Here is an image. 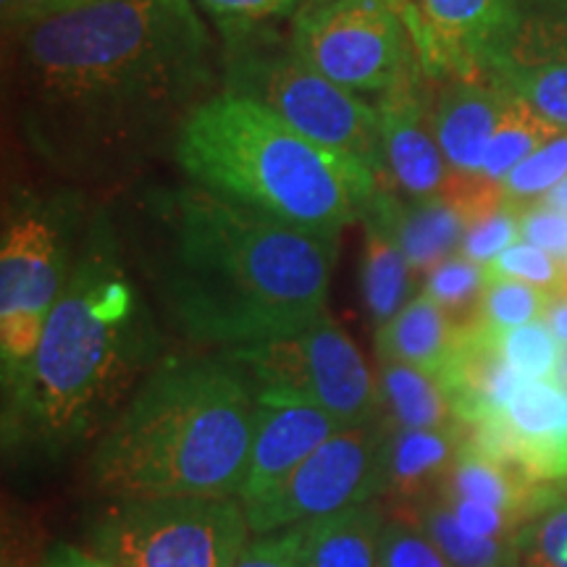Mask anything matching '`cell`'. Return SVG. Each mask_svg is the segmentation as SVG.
Masks as SVG:
<instances>
[{"label":"cell","mask_w":567,"mask_h":567,"mask_svg":"<svg viewBox=\"0 0 567 567\" xmlns=\"http://www.w3.org/2000/svg\"><path fill=\"white\" fill-rule=\"evenodd\" d=\"M6 42L19 137L80 193L174 158L189 116L224 90L221 38L195 0H87Z\"/></svg>","instance_id":"obj_1"},{"label":"cell","mask_w":567,"mask_h":567,"mask_svg":"<svg viewBox=\"0 0 567 567\" xmlns=\"http://www.w3.org/2000/svg\"><path fill=\"white\" fill-rule=\"evenodd\" d=\"M142 216L147 276L189 342L229 352L326 313L339 234L284 224L189 179L147 189Z\"/></svg>","instance_id":"obj_2"},{"label":"cell","mask_w":567,"mask_h":567,"mask_svg":"<svg viewBox=\"0 0 567 567\" xmlns=\"http://www.w3.org/2000/svg\"><path fill=\"white\" fill-rule=\"evenodd\" d=\"M158 354V326L130 279L109 213L97 210L30 371L13 389L19 413L53 452L103 434Z\"/></svg>","instance_id":"obj_3"},{"label":"cell","mask_w":567,"mask_h":567,"mask_svg":"<svg viewBox=\"0 0 567 567\" xmlns=\"http://www.w3.org/2000/svg\"><path fill=\"white\" fill-rule=\"evenodd\" d=\"M258 402L224 358L168 360L97 439L90 478L113 502L239 496Z\"/></svg>","instance_id":"obj_4"},{"label":"cell","mask_w":567,"mask_h":567,"mask_svg":"<svg viewBox=\"0 0 567 567\" xmlns=\"http://www.w3.org/2000/svg\"><path fill=\"white\" fill-rule=\"evenodd\" d=\"M174 163L210 193L321 234L363 221L379 189V176L363 161L224 90L184 124Z\"/></svg>","instance_id":"obj_5"},{"label":"cell","mask_w":567,"mask_h":567,"mask_svg":"<svg viewBox=\"0 0 567 567\" xmlns=\"http://www.w3.org/2000/svg\"><path fill=\"white\" fill-rule=\"evenodd\" d=\"M224 92L247 97L331 151L363 161L384 182L375 105L352 95L295 51L274 24L218 30Z\"/></svg>","instance_id":"obj_6"},{"label":"cell","mask_w":567,"mask_h":567,"mask_svg":"<svg viewBox=\"0 0 567 567\" xmlns=\"http://www.w3.org/2000/svg\"><path fill=\"white\" fill-rule=\"evenodd\" d=\"M84 193H19L6 203L0 234V354L6 386L30 371L42 331L74 266Z\"/></svg>","instance_id":"obj_7"},{"label":"cell","mask_w":567,"mask_h":567,"mask_svg":"<svg viewBox=\"0 0 567 567\" xmlns=\"http://www.w3.org/2000/svg\"><path fill=\"white\" fill-rule=\"evenodd\" d=\"M250 534L237 496H174L116 502L90 542L113 567H234Z\"/></svg>","instance_id":"obj_8"},{"label":"cell","mask_w":567,"mask_h":567,"mask_svg":"<svg viewBox=\"0 0 567 567\" xmlns=\"http://www.w3.org/2000/svg\"><path fill=\"white\" fill-rule=\"evenodd\" d=\"M287 34L326 80L368 103L421 66L408 24L389 0H305Z\"/></svg>","instance_id":"obj_9"},{"label":"cell","mask_w":567,"mask_h":567,"mask_svg":"<svg viewBox=\"0 0 567 567\" xmlns=\"http://www.w3.org/2000/svg\"><path fill=\"white\" fill-rule=\"evenodd\" d=\"M252 392H279L321 408L342 429L368 423L381 405L365 358L329 313L295 334L224 352Z\"/></svg>","instance_id":"obj_10"},{"label":"cell","mask_w":567,"mask_h":567,"mask_svg":"<svg viewBox=\"0 0 567 567\" xmlns=\"http://www.w3.org/2000/svg\"><path fill=\"white\" fill-rule=\"evenodd\" d=\"M384 417L337 431L271 494L245 507L255 536L305 526L375 499Z\"/></svg>","instance_id":"obj_11"},{"label":"cell","mask_w":567,"mask_h":567,"mask_svg":"<svg viewBox=\"0 0 567 567\" xmlns=\"http://www.w3.org/2000/svg\"><path fill=\"white\" fill-rule=\"evenodd\" d=\"M484 74L567 132V0H520Z\"/></svg>","instance_id":"obj_12"},{"label":"cell","mask_w":567,"mask_h":567,"mask_svg":"<svg viewBox=\"0 0 567 567\" xmlns=\"http://www.w3.org/2000/svg\"><path fill=\"white\" fill-rule=\"evenodd\" d=\"M465 446L536 484H559L567 478V389L523 375L499 413L467 425Z\"/></svg>","instance_id":"obj_13"},{"label":"cell","mask_w":567,"mask_h":567,"mask_svg":"<svg viewBox=\"0 0 567 567\" xmlns=\"http://www.w3.org/2000/svg\"><path fill=\"white\" fill-rule=\"evenodd\" d=\"M373 105L384 153L381 187L394 189L405 200L442 197L455 174L436 140L434 80L417 66Z\"/></svg>","instance_id":"obj_14"},{"label":"cell","mask_w":567,"mask_h":567,"mask_svg":"<svg viewBox=\"0 0 567 567\" xmlns=\"http://www.w3.org/2000/svg\"><path fill=\"white\" fill-rule=\"evenodd\" d=\"M417 59L431 80L484 74L486 55L520 0H410Z\"/></svg>","instance_id":"obj_15"},{"label":"cell","mask_w":567,"mask_h":567,"mask_svg":"<svg viewBox=\"0 0 567 567\" xmlns=\"http://www.w3.org/2000/svg\"><path fill=\"white\" fill-rule=\"evenodd\" d=\"M255 436L245 484L237 496L243 505L279 488L318 446L342 431L337 417L297 396L255 392Z\"/></svg>","instance_id":"obj_16"},{"label":"cell","mask_w":567,"mask_h":567,"mask_svg":"<svg viewBox=\"0 0 567 567\" xmlns=\"http://www.w3.org/2000/svg\"><path fill=\"white\" fill-rule=\"evenodd\" d=\"M509 97L486 74L434 80V130L452 174H481L486 147Z\"/></svg>","instance_id":"obj_17"},{"label":"cell","mask_w":567,"mask_h":567,"mask_svg":"<svg viewBox=\"0 0 567 567\" xmlns=\"http://www.w3.org/2000/svg\"><path fill=\"white\" fill-rule=\"evenodd\" d=\"M386 434L379 452L375 496H386L394 507H410L436 494L465 444L467 425L450 429H402L384 417Z\"/></svg>","instance_id":"obj_18"},{"label":"cell","mask_w":567,"mask_h":567,"mask_svg":"<svg viewBox=\"0 0 567 567\" xmlns=\"http://www.w3.org/2000/svg\"><path fill=\"white\" fill-rule=\"evenodd\" d=\"M457 421L476 425L499 413L523 375L507 363L496 334L486 323L463 326L455 350L436 373Z\"/></svg>","instance_id":"obj_19"},{"label":"cell","mask_w":567,"mask_h":567,"mask_svg":"<svg viewBox=\"0 0 567 567\" xmlns=\"http://www.w3.org/2000/svg\"><path fill=\"white\" fill-rule=\"evenodd\" d=\"M363 221L381 226L402 247L417 276L431 274L442 260L455 255L467 231L465 216L446 197L405 200L381 184Z\"/></svg>","instance_id":"obj_20"},{"label":"cell","mask_w":567,"mask_h":567,"mask_svg":"<svg viewBox=\"0 0 567 567\" xmlns=\"http://www.w3.org/2000/svg\"><path fill=\"white\" fill-rule=\"evenodd\" d=\"M436 494L446 502L467 499L492 505L513 517L517 526H523L536 513H542L551 499H557L563 488L536 484V481L523 476L517 467L481 455V452L463 444Z\"/></svg>","instance_id":"obj_21"},{"label":"cell","mask_w":567,"mask_h":567,"mask_svg":"<svg viewBox=\"0 0 567 567\" xmlns=\"http://www.w3.org/2000/svg\"><path fill=\"white\" fill-rule=\"evenodd\" d=\"M460 331L463 326L452 321L436 300L421 292L392 321L375 329V350L379 360H396L436 375L455 350Z\"/></svg>","instance_id":"obj_22"},{"label":"cell","mask_w":567,"mask_h":567,"mask_svg":"<svg viewBox=\"0 0 567 567\" xmlns=\"http://www.w3.org/2000/svg\"><path fill=\"white\" fill-rule=\"evenodd\" d=\"M384 513L375 502L352 505L339 513L305 523L302 565L305 567H375L384 530Z\"/></svg>","instance_id":"obj_23"},{"label":"cell","mask_w":567,"mask_h":567,"mask_svg":"<svg viewBox=\"0 0 567 567\" xmlns=\"http://www.w3.org/2000/svg\"><path fill=\"white\" fill-rule=\"evenodd\" d=\"M363 224L365 245L360 260V289H363L365 310L371 313L375 329H381L413 300L417 274L402 247L381 226Z\"/></svg>","instance_id":"obj_24"},{"label":"cell","mask_w":567,"mask_h":567,"mask_svg":"<svg viewBox=\"0 0 567 567\" xmlns=\"http://www.w3.org/2000/svg\"><path fill=\"white\" fill-rule=\"evenodd\" d=\"M379 394L389 421L402 429H450L460 423L442 381L415 365L379 360Z\"/></svg>","instance_id":"obj_25"},{"label":"cell","mask_w":567,"mask_h":567,"mask_svg":"<svg viewBox=\"0 0 567 567\" xmlns=\"http://www.w3.org/2000/svg\"><path fill=\"white\" fill-rule=\"evenodd\" d=\"M392 515L413 520L431 538V544L442 551L450 567H492L517 551L515 542L467 534L439 494L425 496V499L410 507H394Z\"/></svg>","instance_id":"obj_26"},{"label":"cell","mask_w":567,"mask_h":567,"mask_svg":"<svg viewBox=\"0 0 567 567\" xmlns=\"http://www.w3.org/2000/svg\"><path fill=\"white\" fill-rule=\"evenodd\" d=\"M557 126H551L547 118L538 116L526 103L509 97L505 113H502L499 126H496L492 142H488L484 163H481L478 179L499 187L502 179L513 172L517 163H523L530 153L538 151L544 142L555 137Z\"/></svg>","instance_id":"obj_27"},{"label":"cell","mask_w":567,"mask_h":567,"mask_svg":"<svg viewBox=\"0 0 567 567\" xmlns=\"http://www.w3.org/2000/svg\"><path fill=\"white\" fill-rule=\"evenodd\" d=\"M486 289V268L467 260L465 255H450L434 271L425 274L423 292L436 300L457 326L478 321L481 300Z\"/></svg>","instance_id":"obj_28"},{"label":"cell","mask_w":567,"mask_h":567,"mask_svg":"<svg viewBox=\"0 0 567 567\" xmlns=\"http://www.w3.org/2000/svg\"><path fill=\"white\" fill-rule=\"evenodd\" d=\"M567 179V132H557L555 137L544 142L538 151L528 155L526 161L517 163L499 189L507 205L517 210H526L530 205L544 200L549 193H555Z\"/></svg>","instance_id":"obj_29"},{"label":"cell","mask_w":567,"mask_h":567,"mask_svg":"<svg viewBox=\"0 0 567 567\" xmlns=\"http://www.w3.org/2000/svg\"><path fill=\"white\" fill-rule=\"evenodd\" d=\"M549 300L551 295L534 287V284L502 279V276H486L478 321L494 331H507L517 329V326L544 321Z\"/></svg>","instance_id":"obj_30"},{"label":"cell","mask_w":567,"mask_h":567,"mask_svg":"<svg viewBox=\"0 0 567 567\" xmlns=\"http://www.w3.org/2000/svg\"><path fill=\"white\" fill-rule=\"evenodd\" d=\"M523 567H567V496L551 499L515 536Z\"/></svg>","instance_id":"obj_31"},{"label":"cell","mask_w":567,"mask_h":567,"mask_svg":"<svg viewBox=\"0 0 567 567\" xmlns=\"http://www.w3.org/2000/svg\"><path fill=\"white\" fill-rule=\"evenodd\" d=\"M494 334L502 354L517 373L526 375V379H551L555 375L557 360L563 354L559 347L563 344L557 342L547 323L534 321L517 326V329L494 331Z\"/></svg>","instance_id":"obj_32"},{"label":"cell","mask_w":567,"mask_h":567,"mask_svg":"<svg viewBox=\"0 0 567 567\" xmlns=\"http://www.w3.org/2000/svg\"><path fill=\"white\" fill-rule=\"evenodd\" d=\"M484 268L486 276L534 284V287L549 295H557L565 289V260L538 250V247L523 243V239L509 245L505 252L496 255L492 264H486Z\"/></svg>","instance_id":"obj_33"},{"label":"cell","mask_w":567,"mask_h":567,"mask_svg":"<svg viewBox=\"0 0 567 567\" xmlns=\"http://www.w3.org/2000/svg\"><path fill=\"white\" fill-rule=\"evenodd\" d=\"M375 567H450L431 538L402 515H389L381 530Z\"/></svg>","instance_id":"obj_34"},{"label":"cell","mask_w":567,"mask_h":567,"mask_svg":"<svg viewBox=\"0 0 567 567\" xmlns=\"http://www.w3.org/2000/svg\"><path fill=\"white\" fill-rule=\"evenodd\" d=\"M520 243V210L513 205H502L499 210L486 216L484 221L473 224L465 231L463 245H460V255L467 260L486 266L492 264L499 252H505L509 245Z\"/></svg>","instance_id":"obj_35"},{"label":"cell","mask_w":567,"mask_h":567,"mask_svg":"<svg viewBox=\"0 0 567 567\" xmlns=\"http://www.w3.org/2000/svg\"><path fill=\"white\" fill-rule=\"evenodd\" d=\"M208 13L216 30L229 27L271 24L279 17H292L305 0H195Z\"/></svg>","instance_id":"obj_36"},{"label":"cell","mask_w":567,"mask_h":567,"mask_svg":"<svg viewBox=\"0 0 567 567\" xmlns=\"http://www.w3.org/2000/svg\"><path fill=\"white\" fill-rule=\"evenodd\" d=\"M520 239L567 264V213L538 200L520 213Z\"/></svg>","instance_id":"obj_37"},{"label":"cell","mask_w":567,"mask_h":567,"mask_svg":"<svg viewBox=\"0 0 567 567\" xmlns=\"http://www.w3.org/2000/svg\"><path fill=\"white\" fill-rule=\"evenodd\" d=\"M234 567H305L300 526L258 536L247 544Z\"/></svg>","instance_id":"obj_38"},{"label":"cell","mask_w":567,"mask_h":567,"mask_svg":"<svg viewBox=\"0 0 567 567\" xmlns=\"http://www.w3.org/2000/svg\"><path fill=\"white\" fill-rule=\"evenodd\" d=\"M446 505H450L452 515L457 517L460 526H463L467 534H473V536L499 538V542H515L517 530H520V526H517L513 517L492 505H481V502H467V499L446 502Z\"/></svg>","instance_id":"obj_39"},{"label":"cell","mask_w":567,"mask_h":567,"mask_svg":"<svg viewBox=\"0 0 567 567\" xmlns=\"http://www.w3.org/2000/svg\"><path fill=\"white\" fill-rule=\"evenodd\" d=\"M80 3H87V0H0V11H3V34L11 38V34L24 30L32 21L74 9V6Z\"/></svg>","instance_id":"obj_40"},{"label":"cell","mask_w":567,"mask_h":567,"mask_svg":"<svg viewBox=\"0 0 567 567\" xmlns=\"http://www.w3.org/2000/svg\"><path fill=\"white\" fill-rule=\"evenodd\" d=\"M45 567H113L105 563L103 557H97L95 551L71 547V544H59L48 557Z\"/></svg>","instance_id":"obj_41"},{"label":"cell","mask_w":567,"mask_h":567,"mask_svg":"<svg viewBox=\"0 0 567 567\" xmlns=\"http://www.w3.org/2000/svg\"><path fill=\"white\" fill-rule=\"evenodd\" d=\"M544 323L549 326V331L557 337V342L567 347V289L551 295L547 313H544Z\"/></svg>","instance_id":"obj_42"},{"label":"cell","mask_w":567,"mask_h":567,"mask_svg":"<svg viewBox=\"0 0 567 567\" xmlns=\"http://www.w3.org/2000/svg\"><path fill=\"white\" fill-rule=\"evenodd\" d=\"M544 200L555 205V208H559V210H565V213H567V179H565L563 184H559V187L555 189V193H549L547 197H544Z\"/></svg>","instance_id":"obj_43"},{"label":"cell","mask_w":567,"mask_h":567,"mask_svg":"<svg viewBox=\"0 0 567 567\" xmlns=\"http://www.w3.org/2000/svg\"><path fill=\"white\" fill-rule=\"evenodd\" d=\"M551 379H555V384L567 389V347H563V354H559L555 375H551Z\"/></svg>","instance_id":"obj_44"},{"label":"cell","mask_w":567,"mask_h":567,"mask_svg":"<svg viewBox=\"0 0 567 567\" xmlns=\"http://www.w3.org/2000/svg\"><path fill=\"white\" fill-rule=\"evenodd\" d=\"M389 3H392L394 9L400 11L402 21L408 24V30H413V3H410V0H389Z\"/></svg>","instance_id":"obj_45"},{"label":"cell","mask_w":567,"mask_h":567,"mask_svg":"<svg viewBox=\"0 0 567 567\" xmlns=\"http://www.w3.org/2000/svg\"><path fill=\"white\" fill-rule=\"evenodd\" d=\"M492 567H523V559H520V551H515V555H509L507 559H502V563H496Z\"/></svg>","instance_id":"obj_46"},{"label":"cell","mask_w":567,"mask_h":567,"mask_svg":"<svg viewBox=\"0 0 567 567\" xmlns=\"http://www.w3.org/2000/svg\"><path fill=\"white\" fill-rule=\"evenodd\" d=\"M557 486H559V488H563V492L567 494V478H565V481H559V484H557Z\"/></svg>","instance_id":"obj_47"},{"label":"cell","mask_w":567,"mask_h":567,"mask_svg":"<svg viewBox=\"0 0 567 567\" xmlns=\"http://www.w3.org/2000/svg\"><path fill=\"white\" fill-rule=\"evenodd\" d=\"M565 289H567V264H565Z\"/></svg>","instance_id":"obj_48"}]
</instances>
